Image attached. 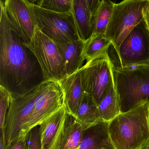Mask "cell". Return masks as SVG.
I'll use <instances>...</instances> for the list:
<instances>
[{
  "label": "cell",
  "instance_id": "cell-1",
  "mask_svg": "<svg viewBox=\"0 0 149 149\" xmlns=\"http://www.w3.org/2000/svg\"><path fill=\"white\" fill-rule=\"evenodd\" d=\"M0 85L12 95H22L43 81L35 56L12 29L1 3Z\"/></svg>",
  "mask_w": 149,
  "mask_h": 149
},
{
  "label": "cell",
  "instance_id": "cell-2",
  "mask_svg": "<svg viewBox=\"0 0 149 149\" xmlns=\"http://www.w3.org/2000/svg\"><path fill=\"white\" fill-rule=\"evenodd\" d=\"M115 149H138L149 141V104L120 113L108 125Z\"/></svg>",
  "mask_w": 149,
  "mask_h": 149
},
{
  "label": "cell",
  "instance_id": "cell-3",
  "mask_svg": "<svg viewBox=\"0 0 149 149\" xmlns=\"http://www.w3.org/2000/svg\"><path fill=\"white\" fill-rule=\"evenodd\" d=\"M113 75L121 113L149 104V65L114 68Z\"/></svg>",
  "mask_w": 149,
  "mask_h": 149
},
{
  "label": "cell",
  "instance_id": "cell-4",
  "mask_svg": "<svg viewBox=\"0 0 149 149\" xmlns=\"http://www.w3.org/2000/svg\"><path fill=\"white\" fill-rule=\"evenodd\" d=\"M36 26L55 42L80 40L71 12L56 13L42 8L26 0Z\"/></svg>",
  "mask_w": 149,
  "mask_h": 149
},
{
  "label": "cell",
  "instance_id": "cell-5",
  "mask_svg": "<svg viewBox=\"0 0 149 149\" xmlns=\"http://www.w3.org/2000/svg\"><path fill=\"white\" fill-rule=\"evenodd\" d=\"M148 0H125L115 4L105 36L117 53L125 37L143 19Z\"/></svg>",
  "mask_w": 149,
  "mask_h": 149
},
{
  "label": "cell",
  "instance_id": "cell-6",
  "mask_svg": "<svg viewBox=\"0 0 149 149\" xmlns=\"http://www.w3.org/2000/svg\"><path fill=\"white\" fill-rule=\"evenodd\" d=\"M114 68L107 51L87 62L80 69L84 90L97 105L114 84Z\"/></svg>",
  "mask_w": 149,
  "mask_h": 149
},
{
  "label": "cell",
  "instance_id": "cell-7",
  "mask_svg": "<svg viewBox=\"0 0 149 149\" xmlns=\"http://www.w3.org/2000/svg\"><path fill=\"white\" fill-rule=\"evenodd\" d=\"M23 44L35 56L41 70L43 81H59L67 76L64 63L55 42L37 27L30 42Z\"/></svg>",
  "mask_w": 149,
  "mask_h": 149
},
{
  "label": "cell",
  "instance_id": "cell-8",
  "mask_svg": "<svg viewBox=\"0 0 149 149\" xmlns=\"http://www.w3.org/2000/svg\"><path fill=\"white\" fill-rule=\"evenodd\" d=\"M63 105V93L59 82L51 80L42 82L32 113L22 127L19 137L27 136L31 130L40 126Z\"/></svg>",
  "mask_w": 149,
  "mask_h": 149
},
{
  "label": "cell",
  "instance_id": "cell-9",
  "mask_svg": "<svg viewBox=\"0 0 149 149\" xmlns=\"http://www.w3.org/2000/svg\"><path fill=\"white\" fill-rule=\"evenodd\" d=\"M117 54L121 68L149 65V30L144 19L125 37Z\"/></svg>",
  "mask_w": 149,
  "mask_h": 149
},
{
  "label": "cell",
  "instance_id": "cell-10",
  "mask_svg": "<svg viewBox=\"0 0 149 149\" xmlns=\"http://www.w3.org/2000/svg\"><path fill=\"white\" fill-rule=\"evenodd\" d=\"M39 89L40 84L25 94L12 95L5 128L7 146L18 139L22 127L32 113Z\"/></svg>",
  "mask_w": 149,
  "mask_h": 149
},
{
  "label": "cell",
  "instance_id": "cell-11",
  "mask_svg": "<svg viewBox=\"0 0 149 149\" xmlns=\"http://www.w3.org/2000/svg\"><path fill=\"white\" fill-rule=\"evenodd\" d=\"M12 29L24 43L30 42L36 26L26 0H0Z\"/></svg>",
  "mask_w": 149,
  "mask_h": 149
},
{
  "label": "cell",
  "instance_id": "cell-12",
  "mask_svg": "<svg viewBox=\"0 0 149 149\" xmlns=\"http://www.w3.org/2000/svg\"><path fill=\"white\" fill-rule=\"evenodd\" d=\"M70 116L65 105L43 122L39 128L41 149H61Z\"/></svg>",
  "mask_w": 149,
  "mask_h": 149
},
{
  "label": "cell",
  "instance_id": "cell-13",
  "mask_svg": "<svg viewBox=\"0 0 149 149\" xmlns=\"http://www.w3.org/2000/svg\"><path fill=\"white\" fill-rule=\"evenodd\" d=\"M99 0H72L71 13L79 38L84 42L93 33V16L100 4Z\"/></svg>",
  "mask_w": 149,
  "mask_h": 149
},
{
  "label": "cell",
  "instance_id": "cell-14",
  "mask_svg": "<svg viewBox=\"0 0 149 149\" xmlns=\"http://www.w3.org/2000/svg\"><path fill=\"white\" fill-rule=\"evenodd\" d=\"M63 95V104L69 116L75 118L84 92L80 69L59 81Z\"/></svg>",
  "mask_w": 149,
  "mask_h": 149
},
{
  "label": "cell",
  "instance_id": "cell-15",
  "mask_svg": "<svg viewBox=\"0 0 149 149\" xmlns=\"http://www.w3.org/2000/svg\"><path fill=\"white\" fill-rule=\"evenodd\" d=\"M108 125L103 120L85 129L78 149H115L109 136Z\"/></svg>",
  "mask_w": 149,
  "mask_h": 149
},
{
  "label": "cell",
  "instance_id": "cell-16",
  "mask_svg": "<svg viewBox=\"0 0 149 149\" xmlns=\"http://www.w3.org/2000/svg\"><path fill=\"white\" fill-rule=\"evenodd\" d=\"M64 63L67 76L74 74L83 67L82 56L84 42L80 40L65 43L55 42Z\"/></svg>",
  "mask_w": 149,
  "mask_h": 149
},
{
  "label": "cell",
  "instance_id": "cell-17",
  "mask_svg": "<svg viewBox=\"0 0 149 149\" xmlns=\"http://www.w3.org/2000/svg\"><path fill=\"white\" fill-rule=\"evenodd\" d=\"M74 119L82 125L85 129L103 121L98 105L85 91L83 94Z\"/></svg>",
  "mask_w": 149,
  "mask_h": 149
},
{
  "label": "cell",
  "instance_id": "cell-18",
  "mask_svg": "<svg viewBox=\"0 0 149 149\" xmlns=\"http://www.w3.org/2000/svg\"><path fill=\"white\" fill-rule=\"evenodd\" d=\"M111 45L110 40L104 35L93 34L84 42L82 56L84 60L89 61L108 51Z\"/></svg>",
  "mask_w": 149,
  "mask_h": 149
},
{
  "label": "cell",
  "instance_id": "cell-19",
  "mask_svg": "<svg viewBox=\"0 0 149 149\" xmlns=\"http://www.w3.org/2000/svg\"><path fill=\"white\" fill-rule=\"evenodd\" d=\"M115 4L110 1H101L93 16V34L105 35Z\"/></svg>",
  "mask_w": 149,
  "mask_h": 149
},
{
  "label": "cell",
  "instance_id": "cell-20",
  "mask_svg": "<svg viewBox=\"0 0 149 149\" xmlns=\"http://www.w3.org/2000/svg\"><path fill=\"white\" fill-rule=\"evenodd\" d=\"M102 119L105 122H110L120 114L115 85L111 88L98 105Z\"/></svg>",
  "mask_w": 149,
  "mask_h": 149
},
{
  "label": "cell",
  "instance_id": "cell-21",
  "mask_svg": "<svg viewBox=\"0 0 149 149\" xmlns=\"http://www.w3.org/2000/svg\"><path fill=\"white\" fill-rule=\"evenodd\" d=\"M69 118L61 149H77L80 146L85 128L74 117Z\"/></svg>",
  "mask_w": 149,
  "mask_h": 149
},
{
  "label": "cell",
  "instance_id": "cell-22",
  "mask_svg": "<svg viewBox=\"0 0 149 149\" xmlns=\"http://www.w3.org/2000/svg\"><path fill=\"white\" fill-rule=\"evenodd\" d=\"M35 5L47 10L56 13L71 12L72 0L32 1Z\"/></svg>",
  "mask_w": 149,
  "mask_h": 149
},
{
  "label": "cell",
  "instance_id": "cell-23",
  "mask_svg": "<svg viewBox=\"0 0 149 149\" xmlns=\"http://www.w3.org/2000/svg\"><path fill=\"white\" fill-rule=\"evenodd\" d=\"M12 98V94L6 88L0 85V129L1 130L5 131L7 116Z\"/></svg>",
  "mask_w": 149,
  "mask_h": 149
},
{
  "label": "cell",
  "instance_id": "cell-24",
  "mask_svg": "<svg viewBox=\"0 0 149 149\" xmlns=\"http://www.w3.org/2000/svg\"><path fill=\"white\" fill-rule=\"evenodd\" d=\"M26 149H41L39 128L37 126L31 130L28 134Z\"/></svg>",
  "mask_w": 149,
  "mask_h": 149
},
{
  "label": "cell",
  "instance_id": "cell-25",
  "mask_svg": "<svg viewBox=\"0 0 149 149\" xmlns=\"http://www.w3.org/2000/svg\"><path fill=\"white\" fill-rule=\"evenodd\" d=\"M28 135L18 137L12 144L8 146V149H26Z\"/></svg>",
  "mask_w": 149,
  "mask_h": 149
},
{
  "label": "cell",
  "instance_id": "cell-26",
  "mask_svg": "<svg viewBox=\"0 0 149 149\" xmlns=\"http://www.w3.org/2000/svg\"><path fill=\"white\" fill-rule=\"evenodd\" d=\"M143 14L144 19L149 30V0H148L146 6L143 9Z\"/></svg>",
  "mask_w": 149,
  "mask_h": 149
},
{
  "label": "cell",
  "instance_id": "cell-27",
  "mask_svg": "<svg viewBox=\"0 0 149 149\" xmlns=\"http://www.w3.org/2000/svg\"><path fill=\"white\" fill-rule=\"evenodd\" d=\"M0 149H8L5 131L1 130V136H0Z\"/></svg>",
  "mask_w": 149,
  "mask_h": 149
},
{
  "label": "cell",
  "instance_id": "cell-28",
  "mask_svg": "<svg viewBox=\"0 0 149 149\" xmlns=\"http://www.w3.org/2000/svg\"><path fill=\"white\" fill-rule=\"evenodd\" d=\"M138 149H149V141Z\"/></svg>",
  "mask_w": 149,
  "mask_h": 149
},
{
  "label": "cell",
  "instance_id": "cell-29",
  "mask_svg": "<svg viewBox=\"0 0 149 149\" xmlns=\"http://www.w3.org/2000/svg\"></svg>",
  "mask_w": 149,
  "mask_h": 149
}]
</instances>
